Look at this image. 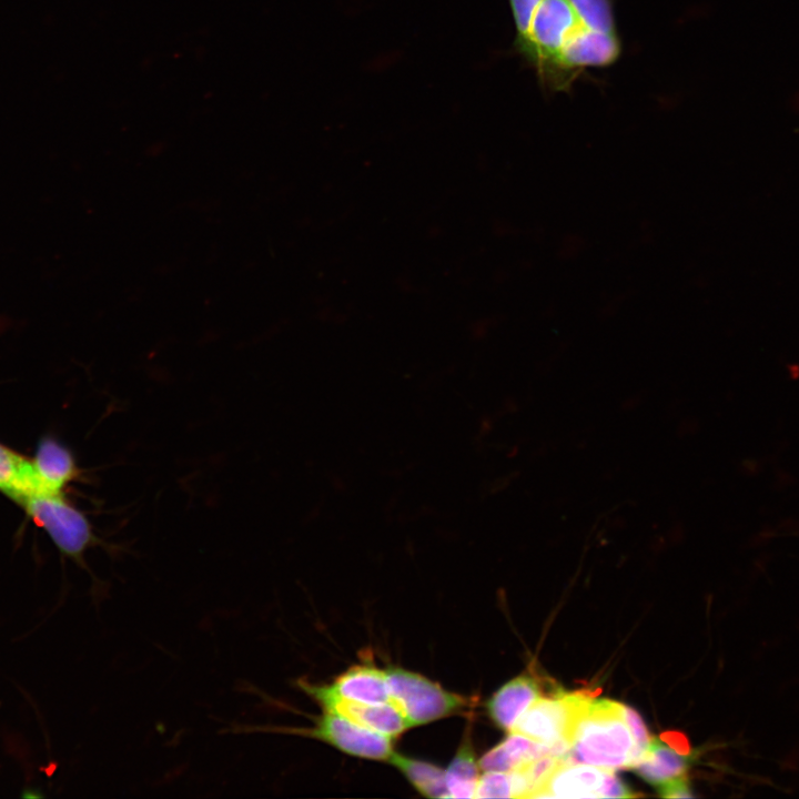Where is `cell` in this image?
<instances>
[{
  "label": "cell",
  "instance_id": "obj_6",
  "mask_svg": "<svg viewBox=\"0 0 799 799\" xmlns=\"http://www.w3.org/2000/svg\"><path fill=\"white\" fill-rule=\"evenodd\" d=\"M282 730L322 740L340 751L371 760H388L393 750V738L363 727L351 719L330 710L323 714L310 729H280L271 727H241V731Z\"/></svg>",
  "mask_w": 799,
  "mask_h": 799
},
{
  "label": "cell",
  "instance_id": "obj_19",
  "mask_svg": "<svg viewBox=\"0 0 799 799\" xmlns=\"http://www.w3.org/2000/svg\"><path fill=\"white\" fill-rule=\"evenodd\" d=\"M601 798H631L638 797L630 788L618 778L614 770H607L600 792Z\"/></svg>",
  "mask_w": 799,
  "mask_h": 799
},
{
  "label": "cell",
  "instance_id": "obj_15",
  "mask_svg": "<svg viewBox=\"0 0 799 799\" xmlns=\"http://www.w3.org/2000/svg\"><path fill=\"white\" fill-rule=\"evenodd\" d=\"M388 760L421 795L431 798L448 797L445 786V770L431 762L406 757L395 751Z\"/></svg>",
  "mask_w": 799,
  "mask_h": 799
},
{
  "label": "cell",
  "instance_id": "obj_11",
  "mask_svg": "<svg viewBox=\"0 0 799 799\" xmlns=\"http://www.w3.org/2000/svg\"><path fill=\"white\" fill-rule=\"evenodd\" d=\"M33 465L45 494L62 495V488L79 475L71 452L50 437L40 442Z\"/></svg>",
  "mask_w": 799,
  "mask_h": 799
},
{
  "label": "cell",
  "instance_id": "obj_4",
  "mask_svg": "<svg viewBox=\"0 0 799 799\" xmlns=\"http://www.w3.org/2000/svg\"><path fill=\"white\" fill-rule=\"evenodd\" d=\"M19 504L45 529L63 556L87 568L84 553L100 542L80 510L68 504L62 495L55 494L28 496Z\"/></svg>",
  "mask_w": 799,
  "mask_h": 799
},
{
  "label": "cell",
  "instance_id": "obj_22",
  "mask_svg": "<svg viewBox=\"0 0 799 799\" xmlns=\"http://www.w3.org/2000/svg\"><path fill=\"white\" fill-rule=\"evenodd\" d=\"M790 103L792 109L799 113V90L795 91L791 95Z\"/></svg>",
  "mask_w": 799,
  "mask_h": 799
},
{
  "label": "cell",
  "instance_id": "obj_10",
  "mask_svg": "<svg viewBox=\"0 0 799 799\" xmlns=\"http://www.w3.org/2000/svg\"><path fill=\"white\" fill-rule=\"evenodd\" d=\"M539 696L538 681L530 675H520L490 696L486 704L488 716L498 728L510 732L519 717Z\"/></svg>",
  "mask_w": 799,
  "mask_h": 799
},
{
  "label": "cell",
  "instance_id": "obj_1",
  "mask_svg": "<svg viewBox=\"0 0 799 799\" xmlns=\"http://www.w3.org/2000/svg\"><path fill=\"white\" fill-rule=\"evenodd\" d=\"M515 51L548 91H568L587 68L618 60L611 0H508Z\"/></svg>",
  "mask_w": 799,
  "mask_h": 799
},
{
  "label": "cell",
  "instance_id": "obj_8",
  "mask_svg": "<svg viewBox=\"0 0 799 799\" xmlns=\"http://www.w3.org/2000/svg\"><path fill=\"white\" fill-rule=\"evenodd\" d=\"M314 700L321 705L323 710L337 712L363 727L393 739L411 728L403 712L392 700L377 704L351 702L327 697Z\"/></svg>",
  "mask_w": 799,
  "mask_h": 799
},
{
  "label": "cell",
  "instance_id": "obj_13",
  "mask_svg": "<svg viewBox=\"0 0 799 799\" xmlns=\"http://www.w3.org/2000/svg\"><path fill=\"white\" fill-rule=\"evenodd\" d=\"M545 755L557 756L552 747L512 731L500 744L485 752L478 763L484 771L510 772Z\"/></svg>",
  "mask_w": 799,
  "mask_h": 799
},
{
  "label": "cell",
  "instance_id": "obj_3",
  "mask_svg": "<svg viewBox=\"0 0 799 799\" xmlns=\"http://www.w3.org/2000/svg\"><path fill=\"white\" fill-rule=\"evenodd\" d=\"M391 700L411 728L456 715L468 705L461 695L444 689L421 674L398 667L385 669Z\"/></svg>",
  "mask_w": 799,
  "mask_h": 799
},
{
  "label": "cell",
  "instance_id": "obj_2",
  "mask_svg": "<svg viewBox=\"0 0 799 799\" xmlns=\"http://www.w3.org/2000/svg\"><path fill=\"white\" fill-rule=\"evenodd\" d=\"M634 746L623 704L587 698L576 720L566 760L615 771L629 768Z\"/></svg>",
  "mask_w": 799,
  "mask_h": 799
},
{
  "label": "cell",
  "instance_id": "obj_7",
  "mask_svg": "<svg viewBox=\"0 0 799 799\" xmlns=\"http://www.w3.org/2000/svg\"><path fill=\"white\" fill-rule=\"evenodd\" d=\"M299 686L313 699L327 697L351 702L377 704L391 700L385 670L372 665H356L335 678L332 685Z\"/></svg>",
  "mask_w": 799,
  "mask_h": 799
},
{
  "label": "cell",
  "instance_id": "obj_5",
  "mask_svg": "<svg viewBox=\"0 0 799 799\" xmlns=\"http://www.w3.org/2000/svg\"><path fill=\"white\" fill-rule=\"evenodd\" d=\"M587 698L583 692L562 690L547 697L539 696L519 717L512 731L549 747L565 746L569 749L576 720Z\"/></svg>",
  "mask_w": 799,
  "mask_h": 799
},
{
  "label": "cell",
  "instance_id": "obj_21",
  "mask_svg": "<svg viewBox=\"0 0 799 799\" xmlns=\"http://www.w3.org/2000/svg\"><path fill=\"white\" fill-rule=\"evenodd\" d=\"M659 739L665 742L668 747L674 749L680 755L691 756L692 749L687 737L676 730H668L660 734Z\"/></svg>",
  "mask_w": 799,
  "mask_h": 799
},
{
  "label": "cell",
  "instance_id": "obj_12",
  "mask_svg": "<svg viewBox=\"0 0 799 799\" xmlns=\"http://www.w3.org/2000/svg\"><path fill=\"white\" fill-rule=\"evenodd\" d=\"M691 763L692 755H680L660 739L653 738L645 755L630 769L646 782L658 788L670 780L686 776Z\"/></svg>",
  "mask_w": 799,
  "mask_h": 799
},
{
  "label": "cell",
  "instance_id": "obj_9",
  "mask_svg": "<svg viewBox=\"0 0 799 799\" xmlns=\"http://www.w3.org/2000/svg\"><path fill=\"white\" fill-rule=\"evenodd\" d=\"M607 770L591 765L563 761L533 798H601Z\"/></svg>",
  "mask_w": 799,
  "mask_h": 799
},
{
  "label": "cell",
  "instance_id": "obj_14",
  "mask_svg": "<svg viewBox=\"0 0 799 799\" xmlns=\"http://www.w3.org/2000/svg\"><path fill=\"white\" fill-rule=\"evenodd\" d=\"M0 490L18 503L28 496L44 494L33 463L2 445H0Z\"/></svg>",
  "mask_w": 799,
  "mask_h": 799
},
{
  "label": "cell",
  "instance_id": "obj_16",
  "mask_svg": "<svg viewBox=\"0 0 799 799\" xmlns=\"http://www.w3.org/2000/svg\"><path fill=\"white\" fill-rule=\"evenodd\" d=\"M479 769L471 740L465 738L445 770V786L448 797L474 798Z\"/></svg>",
  "mask_w": 799,
  "mask_h": 799
},
{
  "label": "cell",
  "instance_id": "obj_20",
  "mask_svg": "<svg viewBox=\"0 0 799 799\" xmlns=\"http://www.w3.org/2000/svg\"><path fill=\"white\" fill-rule=\"evenodd\" d=\"M660 797L664 798H691L689 780L687 776H682L670 780L658 787Z\"/></svg>",
  "mask_w": 799,
  "mask_h": 799
},
{
  "label": "cell",
  "instance_id": "obj_17",
  "mask_svg": "<svg viewBox=\"0 0 799 799\" xmlns=\"http://www.w3.org/2000/svg\"><path fill=\"white\" fill-rule=\"evenodd\" d=\"M474 798H513L509 772L485 771L478 778Z\"/></svg>",
  "mask_w": 799,
  "mask_h": 799
},
{
  "label": "cell",
  "instance_id": "obj_18",
  "mask_svg": "<svg viewBox=\"0 0 799 799\" xmlns=\"http://www.w3.org/2000/svg\"><path fill=\"white\" fill-rule=\"evenodd\" d=\"M623 715L629 727L635 744L629 766L630 769L645 755L653 737L649 735L643 718L634 708L623 705Z\"/></svg>",
  "mask_w": 799,
  "mask_h": 799
}]
</instances>
